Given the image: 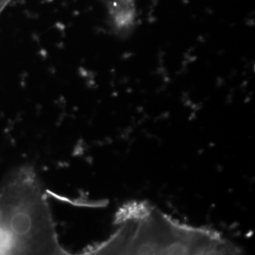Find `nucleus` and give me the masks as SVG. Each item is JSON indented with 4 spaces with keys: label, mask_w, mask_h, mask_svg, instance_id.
<instances>
[{
    "label": "nucleus",
    "mask_w": 255,
    "mask_h": 255,
    "mask_svg": "<svg viewBox=\"0 0 255 255\" xmlns=\"http://www.w3.org/2000/svg\"><path fill=\"white\" fill-rule=\"evenodd\" d=\"M11 0H0V13L3 11V9L6 8V6L9 4Z\"/></svg>",
    "instance_id": "7ed1b4c3"
},
{
    "label": "nucleus",
    "mask_w": 255,
    "mask_h": 255,
    "mask_svg": "<svg viewBox=\"0 0 255 255\" xmlns=\"http://www.w3.org/2000/svg\"><path fill=\"white\" fill-rule=\"evenodd\" d=\"M0 255H68L59 241L46 193L23 166L0 188Z\"/></svg>",
    "instance_id": "f03ea898"
},
{
    "label": "nucleus",
    "mask_w": 255,
    "mask_h": 255,
    "mask_svg": "<svg viewBox=\"0 0 255 255\" xmlns=\"http://www.w3.org/2000/svg\"><path fill=\"white\" fill-rule=\"evenodd\" d=\"M117 229L85 255H237V247L216 231L182 224L146 202L119 210Z\"/></svg>",
    "instance_id": "f257e3e1"
}]
</instances>
